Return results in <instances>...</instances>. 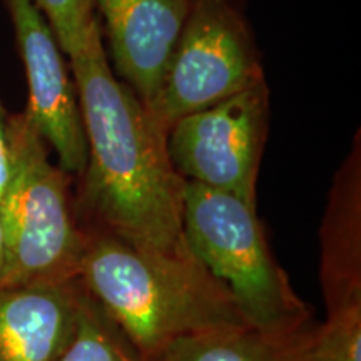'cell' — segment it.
Instances as JSON below:
<instances>
[{"label": "cell", "instance_id": "obj_1", "mask_svg": "<svg viewBox=\"0 0 361 361\" xmlns=\"http://www.w3.org/2000/svg\"><path fill=\"white\" fill-rule=\"evenodd\" d=\"M69 57L87 139L74 196L79 224L137 247L176 250L184 243V179L169 159L168 134L134 90L114 78L99 19Z\"/></svg>", "mask_w": 361, "mask_h": 361}, {"label": "cell", "instance_id": "obj_2", "mask_svg": "<svg viewBox=\"0 0 361 361\" xmlns=\"http://www.w3.org/2000/svg\"><path fill=\"white\" fill-rule=\"evenodd\" d=\"M80 228L84 250L75 279L146 361L180 338L247 324L228 288L186 243L169 251L149 250L104 229Z\"/></svg>", "mask_w": 361, "mask_h": 361}, {"label": "cell", "instance_id": "obj_3", "mask_svg": "<svg viewBox=\"0 0 361 361\" xmlns=\"http://www.w3.org/2000/svg\"><path fill=\"white\" fill-rule=\"evenodd\" d=\"M8 180L0 197L6 236L4 286H42L78 278L84 233L71 174L49 159V146L27 112L8 114Z\"/></svg>", "mask_w": 361, "mask_h": 361}, {"label": "cell", "instance_id": "obj_4", "mask_svg": "<svg viewBox=\"0 0 361 361\" xmlns=\"http://www.w3.org/2000/svg\"><path fill=\"white\" fill-rule=\"evenodd\" d=\"M183 238L250 326L279 340H296L311 328L308 306L271 252L256 206L184 180Z\"/></svg>", "mask_w": 361, "mask_h": 361}, {"label": "cell", "instance_id": "obj_5", "mask_svg": "<svg viewBox=\"0 0 361 361\" xmlns=\"http://www.w3.org/2000/svg\"><path fill=\"white\" fill-rule=\"evenodd\" d=\"M264 80L250 22L234 0H191L149 114L162 130Z\"/></svg>", "mask_w": 361, "mask_h": 361}, {"label": "cell", "instance_id": "obj_6", "mask_svg": "<svg viewBox=\"0 0 361 361\" xmlns=\"http://www.w3.org/2000/svg\"><path fill=\"white\" fill-rule=\"evenodd\" d=\"M266 80L171 126L168 152L184 180L256 206V183L268 135Z\"/></svg>", "mask_w": 361, "mask_h": 361}, {"label": "cell", "instance_id": "obj_7", "mask_svg": "<svg viewBox=\"0 0 361 361\" xmlns=\"http://www.w3.org/2000/svg\"><path fill=\"white\" fill-rule=\"evenodd\" d=\"M19 45L29 85L27 116L56 151L59 166L71 176L82 174L87 139L78 89L71 79L62 49L34 0H4Z\"/></svg>", "mask_w": 361, "mask_h": 361}, {"label": "cell", "instance_id": "obj_8", "mask_svg": "<svg viewBox=\"0 0 361 361\" xmlns=\"http://www.w3.org/2000/svg\"><path fill=\"white\" fill-rule=\"evenodd\" d=\"M121 78L149 107L188 19L191 0H94Z\"/></svg>", "mask_w": 361, "mask_h": 361}, {"label": "cell", "instance_id": "obj_9", "mask_svg": "<svg viewBox=\"0 0 361 361\" xmlns=\"http://www.w3.org/2000/svg\"><path fill=\"white\" fill-rule=\"evenodd\" d=\"M80 283L0 284V361H57L78 318Z\"/></svg>", "mask_w": 361, "mask_h": 361}, {"label": "cell", "instance_id": "obj_10", "mask_svg": "<svg viewBox=\"0 0 361 361\" xmlns=\"http://www.w3.org/2000/svg\"><path fill=\"white\" fill-rule=\"evenodd\" d=\"M319 241V279L328 314L361 305L360 133L333 180Z\"/></svg>", "mask_w": 361, "mask_h": 361}, {"label": "cell", "instance_id": "obj_11", "mask_svg": "<svg viewBox=\"0 0 361 361\" xmlns=\"http://www.w3.org/2000/svg\"><path fill=\"white\" fill-rule=\"evenodd\" d=\"M306 333L296 340H279L250 324L213 329L180 338L154 361H296Z\"/></svg>", "mask_w": 361, "mask_h": 361}, {"label": "cell", "instance_id": "obj_12", "mask_svg": "<svg viewBox=\"0 0 361 361\" xmlns=\"http://www.w3.org/2000/svg\"><path fill=\"white\" fill-rule=\"evenodd\" d=\"M57 361H146L128 336L121 331L111 314L84 290L75 326L69 343Z\"/></svg>", "mask_w": 361, "mask_h": 361}, {"label": "cell", "instance_id": "obj_13", "mask_svg": "<svg viewBox=\"0 0 361 361\" xmlns=\"http://www.w3.org/2000/svg\"><path fill=\"white\" fill-rule=\"evenodd\" d=\"M296 361H361V305L328 314L301 341Z\"/></svg>", "mask_w": 361, "mask_h": 361}, {"label": "cell", "instance_id": "obj_14", "mask_svg": "<svg viewBox=\"0 0 361 361\" xmlns=\"http://www.w3.org/2000/svg\"><path fill=\"white\" fill-rule=\"evenodd\" d=\"M51 25L66 56H72L82 45L87 30L97 19L94 0H34Z\"/></svg>", "mask_w": 361, "mask_h": 361}, {"label": "cell", "instance_id": "obj_15", "mask_svg": "<svg viewBox=\"0 0 361 361\" xmlns=\"http://www.w3.org/2000/svg\"><path fill=\"white\" fill-rule=\"evenodd\" d=\"M7 117L0 104V197L6 191L8 180V146H7Z\"/></svg>", "mask_w": 361, "mask_h": 361}, {"label": "cell", "instance_id": "obj_16", "mask_svg": "<svg viewBox=\"0 0 361 361\" xmlns=\"http://www.w3.org/2000/svg\"><path fill=\"white\" fill-rule=\"evenodd\" d=\"M4 261H6V236H4V226L0 219V271L4 268Z\"/></svg>", "mask_w": 361, "mask_h": 361}]
</instances>
